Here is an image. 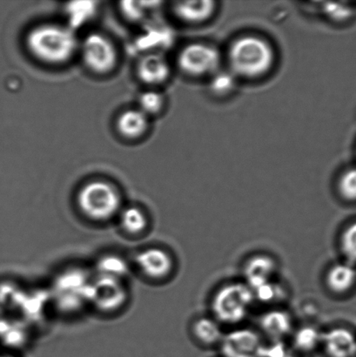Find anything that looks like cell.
Returning <instances> with one entry per match:
<instances>
[{"instance_id": "6da1fadb", "label": "cell", "mask_w": 356, "mask_h": 357, "mask_svg": "<svg viewBox=\"0 0 356 357\" xmlns=\"http://www.w3.org/2000/svg\"><path fill=\"white\" fill-rule=\"evenodd\" d=\"M274 52L264 38L244 36L230 47L229 59L233 75L244 78H258L270 71L274 63Z\"/></svg>"}, {"instance_id": "7a4b0ae2", "label": "cell", "mask_w": 356, "mask_h": 357, "mask_svg": "<svg viewBox=\"0 0 356 357\" xmlns=\"http://www.w3.org/2000/svg\"><path fill=\"white\" fill-rule=\"evenodd\" d=\"M26 42L35 57L51 64L68 61L77 47L72 31L56 24H44L35 28L28 34Z\"/></svg>"}, {"instance_id": "3957f363", "label": "cell", "mask_w": 356, "mask_h": 357, "mask_svg": "<svg viewBox=\"0 0 356 357\" xmlns=\"http://www.w3.org/2000/svg\"><path fill=\"white\" fill-rule=\"evenodd\" d=\"M256 300L252 289L246 282L228 283L215 294L212 311L216 321L226 324L242 323L249 314Z\"/></svg>"}, {"instance_id": "277c9868", "label": "cell", "mask_w": 356, "mask_h": 357, "mask_svg": "<svg viewBox=\"0 0 356 357\" xmlns=\"http://www.w3.org/2000/svg\"><path fill=\"white\" fill-rule=\"evenodd\" d=\"M121 196L117 189L108 182L93 181L80 189L78 205L89 218L104 220L111 218L121 206Z\"/></svg>"}, {"instance_id": "5b68a950", "label": "cell", "mask_w": 356, "mask_h": 357, "mask_svg": "<svg viewBox=\"0 0 356 357\" xmlns=\"http://www.w3.org/2000/svg\"><path fill=\"white\" fill-rule=\"evenodd\" d=\"M221 62V54L217 49L204 43L187 45L178 57L180 68L194 77L214 75L219 71Z\"/></svg>"}, {"instance_id": "8992f818", "label": "cell", "mask_w": 356, "mask_h": 357, "mask_svg": "<svg viewBox=\"0 0 356 357\" xmlns=\"http://www.w3.org/2000/svg\"><path fill=\"white\" fill-rule=\"evenodd\" d=\"M83 57L93 72L106 73L116 64L117 54L113 44L101 34L93 33L83 44Z\"/></svg>"}, {"instance_id": "52a82bcc", "label": "cell", "mask_w": 356, "mask_h": 357, "mask_svg": "<svg viewBox=\"0 0 356 357\" xmlns=\"http://www.w3.org/2000/svg\"><path fill=\"white\" fill-rule=\"evenodd\" d=\"M263 346L260 335L247 328L229 332L221 342L225 357H261Z\"/></svg>"}, {"instance_id": "ba28073f", "label": "cell", "mask_w": 356, "mask_h": 357, "mask_svg": "<svg viewBox=\"0 0 356 357\" xmlns=\"http://www.w3.org/2000/svg\"><path fill=\"white\" fill-rule=\"evenodd\" d=\"M125 289L117 278L103 276L91 284L90 300L103 310H113L124 302Z\"/></svg>"}, {"instance_id": "9c48e42d", "label": "cell", "mask_w": 356, "mask_h": 357, "mask_svg": "<svg viewBox=\"0 0 356 357\" xmlns=\"http://www.w3.org/2000/svg\"><path fill=\"white\" fill-rule=\"evenodd\" d=\"M322 344L330 357H356V334L347 327H334L323 333Z\"/></svg>"}, {"instance_id": "30bf717a", "label": "cell", "mask_w": 356, "mask_h": 357, "mask_svg": "<svg viewBox=\"0 0 356 357\" xmlns=\"http://www.w3.org/2000/svg\"><path fill=\"white\" fill-rule=\"evenodd\" d=\"M278 265L273 257L267 255H257L247 261L244 276L249 288L254 290L266 283L274 281Z\"/></svg>"}, {"instance_id": "8fae6325", "label": "cell", "mask_w": 356, "mask_h": 357, "mask_svg": "<svg viewBox=\"0 0 356 357\" xmlns=\"http://www.w3.org/2000/svg\"><path fill=\"white\" fill-rule=\"evenodd\" d=\"M77 271H71L61 275L56 283V293L58 299L62 304L68 303L71 300L70 307L73 304L82 302L84 299H90L91 284L86 282L85 278Z\"/></svg>"}, {"instance_id": "7c38bea8", "label": "cell", "mask_w": 356, "mask_h": 357, "mask_svg": "<svg viewBox=\"0 0 356 357\" xmlns=\"http://www.w3.org/2000/svg\"><path fill=\"white\" fill-rule=\"evenodd\" d=\"M136 260L139 267L146 275L155 279L166 278L172 271L173 266L170 255L160 248H150L143 251Z\"/></svg>"}, {"instance_id": "4fadbf2b", "label": "cell", "mask_w": 356, "mask_h": 357, "mask_svg": "<svg viewBox=\"0 0 356 357\" xmlns=\"http://www.w3.org/2000/svg\"><path fill=\"white\" fill-rule=\"evenodd\" d=\"M327 287L336 295H346L356 287V266L347 261L334 264L327 272Z\"/></svg>"}, {"instance_id": "5bb4252c", "label": "cell", "mask_w": 356, "mask_h": 357, "mask_svg": "<svg viewBox=\"0 0 356 357\" xmlns=\"http://www.w3.org/2000/svg\"><path fill=\"white\" fill-rule=\"evenodd\" d=\"M260 326L272 340H284L293 331V320L287 311L273 310L261 317Z\"/></svg>"}, {"instance_id": "9a60e30c", "label": "cell", "mask_w": 356, "mask_h": 357, "mask_svg": "<svg viewBox=\"0 0 356 357\" xmlns=\"http://www.w3.org/2000/svg\"><path fill=\"white\" fill-rule=\"evenodd\" d=\"M215 9V2L210 0L178 2L174 6L177 17L189 24L205 22L210 19Z\"/></svg>"}, {"instance_id": "2e32d148", "label": "cell", "mask_w": 356, "mask_h": 357, "mask_svg": "<svg viewBox=\"0 0 356 357\" xmlns=\"http://www.w3.org/2000/svg\"><path fill=\"white\" fill-rule=\"evenodd\" d=\"M138 73L143 82L155 85L169 78L170 68L162 56L152 54L146 56L139 62Z\"/></svg>"}, {"instance_id": "e0dca14e", "label": "cell", "mask_w": 356, "mask_h": 357, "mask_svg": "<svg viewBox=\"0 0 356 357\" xmlns=\"http://www.w3.org/2000/svg\"><path fill=\"white\" fill-rule=\"evenodd\" d=\"M146 114L141 110L125 112L118 118V129L121 134L129 139L141 137L148 129Z\"/></svg>"}, {"instance_id": "ac0fdd59", "label": "cell", "mask_w": 356, "mask_h": 357, "mask_svg": "<svg viewBox=\"0 0 356 357\" xmlns=\"http://www.w3.org/2000/svg\"><path fill=\"white\" fill-rule=\"evenodd\" d=\"M193 331L195 337L204 344H221L224 337L219 321L211 318L203 317L195 321Z\"/></svg>"}, {"instance_id": "d6986e66", "label": "cell", "mask_w": 356, "mask_h": 357, "mask_svg": "<svg viewBox=\"0 0 356 357\" xmlns=\"http://www.w3.org/2000/svg\"><path fill=\"white\" fill-rule=\"evenodd\" d=\"M323 333L314 326L299 328L294 335V349L302 352H311L322 344Z\"/></svg>"}, {"instance_id": "ffe728a7", "label": "cell", "mask_w": 356, "mask_h": 357, "mask_svg": "<svg viewBox=\"0 0 356 357\" xmlns=\"http://www.w3.org/2000/svg\"><path fill=\"white\" fill-rule=\"evenodd\" d=\"M340 250L344 261L356 266V220L348 224L341 232Z\"/></svg>"}, {"instance_id": "44dd1931", "label": "cell", "mask_w": 356, "mask_h": 357, "mask_svg": "<svg viewBox=\"0 0 356 357\" xmlns=\"http://www.w3.org/2000/svg\"><path fill=\"white\" fill-rule=\"evenodd\" d=\"M121 224L127 232L138 234L146 229L148 222L144 213L141 209L128 208L122 213Z\"/></svg>"}, {"instance_id": "7402d4cb", "label": "cell", "mask_w": 356, "mask_h": 357, "mask_svg": "<svg viewBox=\"0 0 356 357\" xmlns=\"http://www.w3.org/2000/svg\"><path fill=\"white\" fill-rule=\"evenodd\" d=\"M337 188L341 198L346 202L356 203V167L341 174Z\"/></svg>"}, {"instance_id": "603a6c76", "label": "cell", "mask_w": 356, "mask_h": 357, "mask_svg": "<svg viewBox=\"0 0 356 357\" xmlns=\"http://www.w3.org/2000/svg\"><path fill=\"white\" fill-rule=\"evenodd\" d=\"M235 75L233 73L218 71L212 78L210 89L212 93L218 96H226L235 89Z\"/></svg>"}, {"instance_id": "cb8c5ba5", "label": "cell", "mask_w": 356, "mask_h": 357, "mask_svg": "<svg viewBox=\"0 0 356 357\" xmlns=\"http://www.w3.org/2000/svg\"><path fill=\"white\" fill-rule=\"evenodd\" d=\"M254 294L256 299L261 302L272 303L281 299L284 295V290L277 282L271 281L254 290Z\"/></svg>"}, {"instance_id": "d4e9b609", "label": "cell", "mask_w": 356, "mask_h": 357, "mask_svg": "<svg viewBox=\"0 0 356 357\" xmlns=\"http://www.w3.org/2000/svg\"><path fill=\"white\" fill-rule=\"evenodd\" d=\"M164 105V98L162 94L156 92H146L139 98V106L145 114L159 113Z\"/></svg>"}, {"instance_id": "484cf974", "label": "cell", "mask_w": 356, "mask_h": 357, "mask_svg": "<svg viewBox=\"0 0 356 357\" xmlns=\"http://www.w3.org/2000/svg\"><path fill=\"white\" fill-rule=\"evenodd\" d=\"M324 10L331 20L336 22H346L355 16V9L351 6L343 5V3H327L324 6Z\"/></svg>"}, {"instance_id": "4316f807", "label": "cell", "mask_w": 356, "mask_h": 357, "mask_svg": "<svg viewBox=\"0 0 356 357\" xmlns=\"http://www.w3.org/2000/svg\"><path fill=\"white\" fill-rule=\"evenodd\" d=\"M261 357H295V349L284 340L272 341L270 344H264Z\"/></svg>"}, {"instance_id": "83f0119b", "label": "cell", "mask_w": 356, "mask_h": 357, "mask_svg": "<svg viewBox=\"0 0 356 357\" xmlns=\"http://www.w3.org/2000/svg\"><path fill=\"white\" fill-rule=\"evenodd\" d=\"M100 268L103 276H109L118 279V276L125 274L127 266L118 257H107L101 261Z\"/></svg>"}]
</instances>
